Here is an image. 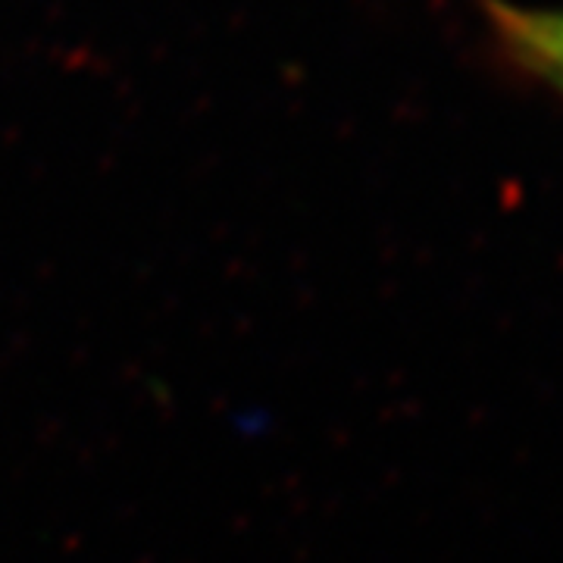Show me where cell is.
I'll list each match as a JSON object with an SVG mask.
<instances>
[{
  "mask_svg": "<svg viewBox=\"0 0 563 563\" xmlns=\"http://www.w3.org/2000/svg\"><path fill=\"white\" fill-rule=\"evenodd\" d=\"M485 16L504 57L529 79L563 98V7L485 0Z\"/></svg>",
  "mask_w": 563,
  "mask_h": 563,
  "instance_id": "obj_1",
  "label": "cell"
}]
</instances>
